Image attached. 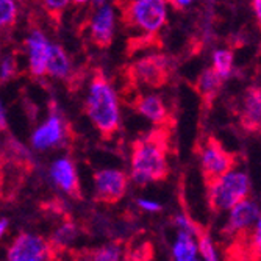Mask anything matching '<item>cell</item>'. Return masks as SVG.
<instances>
[{
    "label": "cell",
    "instance_id": "6da1fadb",
    "mask_svg": "<svg viewBox=\"0 0 261 261\" xmlns=\"http://www.w3.org/2000/svg\"><path fill=\"white\" fill-rule=\"evenodd\" d=\"M169 132L166 127L152 130L136 139L132 147V177L138 185L166 180L171 172L168 164Z\"/></svg>",
    "mask_w": 261,
    "mask_h": 261
},
{
    "label": "cell",
    "instance_id": "7a4b0ae2",
    "mask_svg": "<svg viewBox=\"0 0 261 261\" xmlns=\"http://www.w3.org/2000/svg\"><path fill=\"white\" fill-rule=\"evenodd\" d=\"M86 114L103 138H111L119 128V99L108 79L97 70L89 85Z\"/></svg>",
    "mask_w": 261,
    "mask_h": 261
},
{
    "label": "cell",
    "instance_id": "3957f363",
    "mask_svg": "<svg viewBox=\"0 0 261 261\" xmlns=\"http://www.w3.org/2000/svg\"><path fill=\"white\" fill-rule=\"evenodd\" d=\"M168 0H128L119 4L121 19L127 27L153 36L168 20Z\"/></svg>",
    "mask_w": 261,
    "mask_h": 261
},
{
    "label": "cell",
    "instance_id": "277c9868",
    "mask_svg": "<svg viewBox=\"0 0 261 261\" xmlns=\"http://www.w3.org/2000/svg\"><path fill=\"white\" fill-rule=\"evenodd\" d=\"M208 203L215 213L231 210L236 203L244 200L249 194L250 183L244 172L230 171L218 180L206 185Z\"/></svg>",
    "mask_w": 261,
    "mask_h": 261
},
{
    "label": "cell",
    "instance_id": "5b68a950",
    "mask_svg": "<svg viewBox=\"0 0 261 261\" xmlns=\"http://www.w3.org/2000/svg\"><path fill=\"white\" fill-rule=\"evenodd\" d=\"M199 155H200L202 174H203L206 185L218 180L219 177L225 175L227 172L233 171L234 156L231 153H228L222 147L221 142L215 138H208L203 142L200 146Z\"/></svg>",
    "mask_w": 261,
    "mask_h": 261
},
{
    "label": "cell",
    "instance_id": "8992f818",
    "mask_svg": "<svg viewBox=\"0 0 261 261\" xmlns=\"http://www.w3.org/2000/svg\"><path fill=\"white\" fill-rule=\"evenodd\" d=\"M58 255L50 241L30 233H20L8 249V261H55Z\"/></svg>",
    "mask_w": 261,
    "mask_h": 261
},
{
    "label": "cell",
    "instance_id": "52a82bcc",
    "mask_svg": "<svg viewBox=\"0 0 261 261\" xmlns=\"http://www.w3.org/2000/svg\"><path fill=\"white\" fill-rule=\"evenodd\" d=\"M128 178L125 172L117 169H102L94 174L96 200L107 205H114L127 193Z\"/></svg>",
    "mask_w": 261,
    "mask_h": 261
},
{
    "label": "cell",
    "instance_id": "ba28073f",
    "mask_svg": "<svg viewBox=\"0 0 261 261\" xmlns=\"http://www.w3.org/2000/svg\"><path fill=\"white\" fill-rule=\"evenodd\" d=\"M132 77L152 88H160L169 80V63L163 55H149L132 66Z\"/></svg>",
    "mask_w": 261,
    "mask_h": 261
},
{
    "label": "cell",
    "instance_id": "9c48e42d",
    "mask_svg": "<svg viewBox=\"0 0 261 261\" xmlns=\"http://www.w3.org/2000/svg\"><path fill=\"white\" fill-rule=\"evenodd\" d=\"M114 27H116V14L113 7L102 5L96 11V14L92 16L89 23V33L92 42L97 47H100V49H107L113 42Z\"/></svg>",
    "mask_w": 261,
    "mask_h": 261
},
{
    "label": "cell",
    "instance_id": "30bf717a",
    "mask_svg": "<svg viewBox=\"0 0 261 261\" xmlns=\"http://www.w3.org/2000/svg\"><path fill=\"white\" fill-rule=\"evenodd\" d=\"M258 218H259L258 206L252 200L244 199L230 210V216L225 228L222 230V234L225 238L231 240L234 234L249 230L250 225L258 221Z\"/></svg>",
    "mask_w": 261,
    "mask_h": 261
},
{
    "label": "cell",
    "instance_id": "8fae6325",
    "mask_svg": "<svg viewBox=\"0 0 261 261\" xmlns=\"http://www.w3.org/2000/svg\"><path fill=\"white\" fill-rule=\"evenodd\" d=\"M29 47V67L33 77H42L47 74L52 44L41 30H33L27 39Z\"/></svg>",
    "mask_w": 261,
    "mask_h": 261
},
{
    "label": "cell",
    "instance_id": "7c38bea8",
    "mask_svg": "<svg viewBox=\"0 0 261 261\" xmlns=\"http://www.w3.org/2000/svg\"><path fill=\"white\" fill-rule=\"evenodd\" d=\"M50 174L57 186H60L66 194H69L72 199L80 200L82 191H80V181L77 175V169L74 163L69 158H58L50 168Z\"/></svg>",
    "mask_w": 261,
    "mask_h": 261
},
{
    "label": "cell",
    "instance_id": "4fadbf2b",
    "mask_svg": "<svg viewBox=\"0 0 261 261\" xmlns=\"http://www.w3.org/2000/svg\"><path fill=\"white\" fill-rule=\"evenodd\" d=\"M64 124L58 114H52L49 119H45L32 135V142L35 149L45 150L58 146L64 139Z\"/></svg>",
    "mask_w": 261,
    "mask_h": 261
},
{
    "label": "cell",
    "instance_id": "5bb4252c",
    "mask_svg": "<svg viewBox=\"0 0 261 261\" xmlns=\"http://www.w3.org/2000/svg\"><path fill=\"white\" fill-rule=\"evenodd\" d=\"M135 110L144 116L147 121L158 127H166L171 122V116L168 113L164 102L161 97L153 96V94H147V96H138L135 99Z\"/></svg>",
    "mask_w": 261,
    "mask_h": 261
},
{
    "label": "cell",
    "instance_id": "9a60e30c",
    "mask_svg": "<svg viewBox=\"0 0 261 261\" xmlns=\"http://www.w3.org/2000/svg\"><path fill=\"white\" fill-rule=\"evenodd\" d=\"M261 253L256 249L252 231L244 230L231 238V244L225 250V261H259Z\"/></svg>",
    "mask_w": 261,
    "mask_h": 261
},
{
    "label": "cell",
    "instance_id": "2e32d148",
    "mask_svg": "<svg viewBox=\"0 0 261 261\" xmlns=\"http://www.w3.org/2000/svg\"><path fill=\"white\" fill-rule=\"evenodd\" d=\"M241 122L249 132L261 130V88H250L246 92Z\"/></svg>",
    "mask_w": 261,
    "mask_h": 261
},
{
    "label": "cell",
    "instance_id": "e0dca14e",
    "mask_svg": "<svg viewBox=\"0 0 261 261\" xmlns=\"http://www.w3.org/2000/svg\"><path fill=\"white\" fill-rule=\"evenodd\" d=\"M222 77L216 72L215 67L205 69L203 72L197 77V92L202 97V100L205 103H211L215 100V97L218 96V92L221 89L222 85Z\"/></svg>",
    "mask_w": 261,
    "mask_h": 261
},
{
    "label": "cell",
    "instance_id": "ac0fdd59",
    "mask_svg": "<svg viewBox=\"0 0 261 261\" xmlns=\"http://www.w3.org/2000/svg\"><path fill=\"white\" fill-rule=\"evenodd\" d=\"M121 247L108 244L96 249H83L74 253V261H119Z\"/></svg>",
    "mask_w": 261,
    "mask_h": 261
},
{
    "label": "cell",
    "instance_id": "d6986e66",
    "mask_svg": "<svg viewBox=\"0 0 261 261\" xmlns=\"http://www.w3.org/2000/svg\"><path fill=\"white\" fill-rule=\"evenodd\" d=\"M70 72V60L61 45L52 44V50L47 63V74L54 79H66Z\"/></svg>",
    "mask_w": 261,
    "mask_h": 261
},
{
    "label": "cell",
    "instance_id": "ffe728a7",
    "mask_svg": "<svg viewBox=\"0 0 261 261\" xmlns=\"http://www.w3.org/2000/svg\"><path fill=\"white\" fill-rule=\"evenodd\" d=\"M193 233H189L186 230L180 231L178 240L174 244V258L175 261H194L196 259V252H197V246L194 243V240L191 238Z\"/></svg>",
    "mask_w": 261,
    "mask_h": 261
},
{
    "label": "cell",
    "instance_id": "44dd1931",
    "mask_svg": "<svg viewBox=\"0 0 261 261\" xmlns=\"http://www.w3.org/2000/svg\"><path fill=\"white\" fill-rule=\"evenodd\" d=\"M75 236H77V227L74 224H66L63 225L55 234H54V238L50 240L52 246L55 247V250L60 253L61 250H64L70 243H72L75 240Z\"/></svg>",
    "mask_w": 261,
    "mask_h": 261
},
{
    "label": "cell",
    "instance_id": "7402d4cb",
    "mask_svg": "<svg viewBox=\"0 0 261 261\" xmlns=\"http://www.w3.org/2000/svg\"><path fill=\"white\" fill-rule=\"evenodd\" d=\"M213 67L222 79H227L233 69V54L227 49L216 50L213 55Z\"/></svg>",
    "mask_w": 261,
    "mask_h": 261
},
{
    "label": "cell",
    "instance_id": "603a6c76",
    "mask_svg": "<svg viewBox=\"0 0 261 261\" xmlns=\"http://www.w3.org/2000/svg\"><path fill=\"white\" fill-rule=\"evenodd\" d=\"M0 23L2 27H11L17 17V7L14 0H0Z\"/></svg>",
    "mask_w": 261,
    "mask_h": 261
},
{
    "label": "cell",
    "instance_id": "cb8c5ba5",
    "mask_svg": "<svg viewBox=\"0 0 261 261\" xmlns=\"http://www.w3.org/2000/svg\"><path fill=\"white\" fill-rule=\"evenodd\" d=\"M153 258V246L149 241H144L135 249L127 252V261H152Z\"/></svg>",
    "mask_w": 261,
    "mask_h": 261
},
{
    "label": "cell",
    "instance_id": "d4e9b609",
    "mask_svg": "<svg viewBox=\"0 0 261 261\" xmlns=\"http://www.w3.org/2000/svg\"><path fill=\"white\" fill-rule=\"evenodd\" d=\"M197 238H199V249H200V253H202L203 259L205 261H218L216 253H215V247H213L210 236H208V233L203 228L197 234Z\"/></svg>",
    "mask_w": 261,
    "mask_h": 261
},
{
    "label": "cell",
    "instance_id": "484cf974",
    "mask_svg": "<svg viewBox=\"0 0 261 261\" xmlns=\"http://www.w3.org/2000/svg\"><path fill=\"white\" fill-rule=\"evenodd\" d=\"M42 8L52 14V16H61L63 11L66 10V7L69 5V2H72V0H39Z\"/></svg>",
    "mask_w": 261,
    "mask_h": 261
},
{
    "label": "cell",
    "instance_id": "4316f807",
    "mask_svg": "<svg viewBox=\"0 0 261 261\" xmlns=\"http://www.w3.org/2000/svg\"><path fill=\"white\" fill-rule=\"evenodd\" d=\"M16 60H14V57H7L4 61H2V80L4 82H7V80H10V79H13L14 77V74H16Z\"/></svg>",
    "mask_w": 261,
    "mask_h": 261
},
{
    "label": "cell",
    "instance_id": "83f0119b",
    "mask_svg": "<svg viewBox=\"0 0 261 261\" xmlns=\"http://www.w3.org/2000/svg\"><path fill=\"white\" fill-rule=\"evenodd\" d=\"M252 238H253V243H255L256 249H258L259 253H261V216L258 218V221H256V224H255V228H253V231H252Z\"/></svg>",
    "mask_w": 261,
    "mask_h": 261
},
{
    "label": "cell",
    "instance_id": "f1b7e54d",
    "mask_svg": "<svg viewBox=\"0 0 261 261\" xmlns=\"http://www.w3.org/2000/svg\"><path fill=\"white\" fill-rule=\"evenodd\" d=\"M138 205L142 208V210H146V211H160L161 210V205L153 202V200H146V199H139L138 200Z\"/></svg>",
    "mask_w": 261,
    "mask_h": 261
},
{
    "label": "cell",
    "instance_id": "f546056e",
    "mask_svg": "<svg viewBox=\"0 0 261 261\" xmlns=\"http://www.w3.org/2000/svg\"><path fill=\"white\" fill-rule=\"evenodd\" d=\"M169 5H172L175 10H185L194 4V0H168Z\"/></svg>",
    "mask_w": 261,
    "mask_h": 261
},
{
    "label": "cell",
    "instance_id": "4dcf8cb0",
    "mask_svg": "<svg viewBox=\"0 0 261 261\" xmlns=\"http://www.w3.org/2000/svg\"><path fill=\"white\" fill-rule=\"evenodd\" d=\"M252 7H253V13H255L256 22H258V25L261 29V0H253Z\"/></svg>",
    "mask_w": 261,
    "mask_h": 261
},
{
    "label": "cell",
    "instance_id": "1f68e13d",
    "mask_svg": "<svg viewBox=\"0 0 261 261\" xmlns=\"http://www.w3.org/2000/svg\"><path fill=\"white\" fill-rule=\"evenodd\" d=\"M7 225H8V219H2V222H0V231L5 233V230H7Z\"/></svg>",
    "mask_w": 261,
    "mask_h": 261
},
{
    "label": "cell",
    "instance_id": "d6a6232c",
    "mask_svg": "<svg viewBox=\"0 0 261 261\" xmlns=\"http://www.w3.org/2000/svg\"><path fill=\"white\" fill-rule=\"evenodd\" d=\"M0 122H2V128H5V110L4 108L0 111Z\"/></svg>",
    "mask_w": 261,
    "mask_h": 261
},
{
    "label": "cell",
    "instance_id": "836d02e7",
    "mask_svg": "<svg viewBox=\"0 0 261 261\" xmlns=\"http://www.w3.org/2000/svg\"><path fill=\"white\" fill-rule=\"evenodd\" d=\"M72 2H74L75 5H85V4L91 2V0H72Z\"/></svg>",
    "mask_w": 261,
    "mask_h": 261
},
{
    "label": "cell",
    "instance_id": "e575fe53",
    "mask_svg": "<svg viewBox=\"0 0 261 261\" xmlns=\"http://www.w3.org/2000/svg\"><path fill=\"white\" fill-rule=\"evenodd\" d=\"M194 261H197V259H194Z\"/></svg>",
    "mask_w": 261,
    "mask_h": 261
}]
</instances>
